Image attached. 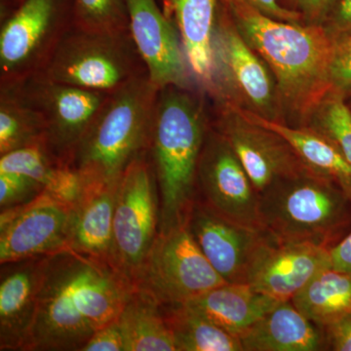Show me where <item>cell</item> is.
I'll list each match as a JSON object with an SVG mask.
<instances>
[{"label":"cell","instance_id":"cell-12","mask_svg":"<svg viewBox=\"0 0 351 351\" xmlns=\"http://www.w3.org/2000/svg\"><path fill=\"white\" fill-rule=\"evenodd\" d=\"M201 202L232 223L263 230L260 195L234 154L219 132H209L197 173Z\"/></svg>","mask_w":351,"mask_h":351},{"label":"cell","instance_id":"cell-31","mask_svg":"<svg viewBox=\"0 0 351 351\" xmlns=\"http://www.w3.org/2000/svg\"><path fill=\"white\" fill-rule=\"evenodd\" d=\"M44 189L38 182L27 176L13 172H0V207L1 210L19 206L34 200Z\"/></svg>","mask_w":351,"mask_h":351},{"label":"cell","instance_id":"cell-13","mask_svg":"<svg viewBox=\"0 0 351 351\" xmlns=\"http://www.w3.org/2000/svg\"><path fill=\"white\" fill-rule=\"evenodd\" d=\"M71 205L43 191L34 200L1 210L0 263L68 250Z\"/></svg>","mask_w":351,"mask_h":351},{"label":"cell","instance_id":"cell-37","mask_svg":"<svg viewBox=\"0 0 351 351\" xmlns=\"http://www.w3.org/2000/svg\"><path fill=\"white\" fill-rule=\"evenodd\" d=\"M257 10L258 12L284 22L302 23V16L297 11L280 3V0H235Z\"/></svg>","mask_w":351,"mask_h":351},{"label":"cell","instance_id":"cell-26","mask_svg":"<svg viewBox=\"0 0 351 351\" xmlns=\"http://www.w3.org/2000/svg\"><path fill=\"white\" fill-rule=\"evenodd\" d=\"M291 302L323 330L351 313V274L328 267L314 277Z\"/></svg>","mask_w":351,"mask_h":351},{"label":"cell","instance_id":"cell-29","mask_svg":"<svg viewBox=\"0 0 351 351\" xmlns=\"http://www.w3.org/2000/svg\"><path fill=\"white\" fill-rule=\"evenodd\" d=\"M304 126L327 138L351 166V110L343 97L330 92Z\"/></svg>","mask_w":351,"mask_h":351},{"label":"cell","instance_id":"cell-14","mask_svg":"<svg viewBox=\"0 0 351 351\" xmlns=\"http://www.w3.org/2000/svg\"><path fill=\"white\" fill-rule=\"evenodd\" d=\"M124 1L129 32L152 82L159 90L168 86L195 89L197 83L189 69L179 34L157 0Z\"/></svg>","mask_w":351,"mask_h":351},{"label":"cell","instance_id":"cell-20","mask_svg":"<svg viewBox=\"0 0 351 351\" xmlns=\"http://www.w3.org/2000/svg\"><path fill=\"white\" fill-rule=\"evenodd\" d=\"M119 181L82 186V193L71 205V250L110 265L113 215Z\"/></svg>","mask_w":351,"mask_h":351},{"label":"cell","instance_id":"cell-6","mask_svg":"<svg viewBox=\"0 0 351 351\" xmlns=\"http://www.w3.org/2000/svg\"><path fill=\"white\" fill-rule=\"evenodd\" d=\"M38 75L89 91L112 93L149 73L129 29L89 32L73 25Z\"/></svg>","mask_w":351,"mask_h":351},{"label":"cell","instance_id":"cell-21","mask_svg":"<svg viewBox=\"0 0 351 351\" xmlns=\"http://www.w3.org/2000/svg\"><path fill=\"white\" fill-rule=\"evenodd\" d=\"M244 351L327 350L325 332L291 301L280 302L239 337Z\"/></svg>","mask_w":351,"mask_h":351},{"label":"cell","instance_id":"cell-3","mask_svg":"<svg viewBox=\"0 0 351 351\" xmlns=\"http://www.w3.org/2000/svg\"><path fill=\"white\" fill-rule=\"evenodd\" d=\"M195 90L164 87L157 95L149 156L160 205L159 232L188 221L197 195V173L208 134L204 103Z\"/></svg>","mask_w":351,"mask_h":351},{"label":"cell","instance_id":"cell-4","mask_svg":"<svg viewBox=\"0 0 351 351\" xmlns=\"http://www.w3.org/2000/svg\"><path fill=\"white\" fill-rule=\"evenodd\" d=\"M158 91L147 75L108 94L71 159L82 186L119 181L149 151Z\"/></svg>","mask_w":351,"mask_h":351},{"label":"cell","instance_id":"cell-8","mask_svg":"<svg viewBox=\"0 0 351 351\" xmlns=\"http://www.w3.org/2000/svg\"><path fill=\"white\" fill-rule=\"evenodd\" d=\"M159 226L158 186L147 151L120 178L113 215L110 265L134 287L156 244Z\"/></svg>","mask_w":351,"mask_h":351},{"label":"cell","instance_id":"cell-27","mask_svg":"<svg viewBox=\"0 0 351 351\" xmlns=\"http://www.w3.org/2000/svg\"><path fill=\"white\" fill-rule=\"evenodd\" d=\"M45 141L40 113L14 85L0 86V156Z\"/></svg>","mask_w":351,"mask_h":351},{"label":"cell","instance_id":"cell-34","mask_svg":"<svg viewBox=\"0 0 351 351\" xmlns=\"http://www.w3.org/2000/svg\"><path fill=\"white\" fill-rule=\"evenodd\" d=\"M323 27L335 40L351 34V0H336Z\"/></svg>","mask_w":351,"mask_h":351},{"label":"cell","instance_id":"cell-33","mask_svg":"<svg viewBox=\"0 0 351 351\" xmlns=\"http://www.w3.org/2000/svg\"><path fill=\"white\" fill-rule=\"evenodd\" d=\"M82 351H125V341L117 318L95 332Z\"/></svg>","mask_w":351,"mask_h":351},{"label":"cell","instance_id":"cell-36","mask_svg":"<svg viewBox=\"0 0 351 351\" xmlns=\"http://www.w3.org/2000/svg\"><path fill=\"white\" fill-rule=\"evenodd\" d=\"M327 346L335 351H351V313L334 321L323 329Z\"/></svg>","mask_w":351,"mask_h":351},{"label":"cell","instance_id":"cell-19","mask_svg":"<svg viewBox=\"0 0 351 351\" xmlns=\"http://www.w3.org/2000/svg\"><path fill=\"white\" fill-rule=\"evenodd\" d=\"M221 0H161L174 24L196 83L213 92V40Z\"/></svg>","mask_w":351,"mask_h":351},{"label":"cell","instance_id":"cell-39","mask_svg":"<svg viewBox=\"0 0 351 351\" xmlns=\"http://www.w3.org/2000/svg\"><path fill=\"white\" fill-rule=\"evenodd\" d=\"M25 0H0V20L10 15Z\"/></svg>","mask_w":351,"mask_h":351},{"label":"cell","instance_id":"cell-40","mask_svg":"<svg viewBox=\"0 0 351 351\" xmlns=\"http://www.w3.org/2000/svg\"><path fill=\"white\" fill-rule=\"evenodd\" d=\"M346 103H348V107H350L351 110V96L346 99Z\"/></svg>","mask_w":351,"mask_h":351},{"label":"cell","instance_id":"cell-16","mask_svg":"<svg viewBox=\"0 0 351 351\" xmlns=\"http://www.w3.org/2000/svg\"><path fill=\"white\" fill-rule=\"evenodd\" d=\"M189 232L214 269L226 283L247 284L263 247L274 240L267 232L232 223L196 200Z\"/></svg>","mask_w":351,"mask_h":351},{"label":"cell","instance_id":"cell-25","mask_svg":"<svg viewBox=\"0 0 351 351\" xmlns=\"http://www.w3.org/2000/svg\"><path fill=\"white\" fill-rule=\"evenodd\" d=\"M125 351H177L162 306L135 289L117 317Z\"/></svg>","mask_w":351,"mask_h":351},{"label":"cell","instance_id":"cell-38","mask_svg":"<svg viewBox=\"0 0 351 351\" xmlns=\"http://www.w3.org/2000/svg\"><path fill=\"white\" fill-rule=\"evenodd\" d=\"M330 258L332 269L351 274V230L330 248Z\"/></svg>","mask_w":351,"mask_h":351},{"label":"cell","instance_id":"cell-17","mask_svg":"<svg viewBox=\"0 0 351 351\" xmlns=\"http://www.w3.org/2000/svg\"><path fill=\"white\" fill-rule=\"evenodd\" d=\"M331 267L330 248L311 243H279L263 247L247 284L278 301H292L322 270Z\"/></svg>","mask_w":351,"mask_h":351},{"label":"cell","instance_id":"cell-2","mask_svg":"<svg viewBox=\"0 0 351 351\" xmlns=\"http://www.w3.org/2000/svg\"><path fill=\"white\" fill-rule=\"evenodd\" d=\"M245 40L269 66L281 110L300 126L331 92L336 40L323 25L272 19L235 0H221Z\"/></svg>","mask_w":351,"mask_h":351},{"label":"cell","instance_id":"cell-28","mask_svg":"<svg viewBox=\"0 0 351 351\" xmlns=\"http://www.w3.org/2000/svg\"><path fill=\"white\" fill-rule=\"evenodd\" d=\"M161 306L177 351H244L239 338L184 304Z\"/></svg>","mask_w":351,"mask_h":351},{"label":"cell","instance_id":"cell-9","mask_svg":"<svg viewBox=\"0 0 351 351\" xmlns=\"http://www.w3.org/2000/svg\"><path fill=\"white\" fill-rule=\"evenodd\" d=\"M0 22V86H4L43 71L73 25V0H25Z\"/></svg>","mask_w":351,"mask_h":351},{"label":"cell","instance_id":"cell-11","mask_svg":"<svg viewBox=\"0 0 351 351\" xmlns=\"http://www.w3.org/2000/svg\"><path fill=\"white\" fill-rule=\"evenodd\" d=\"M10 85L43 117L48 151L59 162L71 166L76 147L110 93L53 82L41 75Z\"/></svg>","mask_w":351,"mask_h":351},{"label":"cell","instance_id":"cell-32","mask_svg":"<svg viewBox=\"0 0 351 351\" xmlns=\"http://www.w3.org/2000/svg\"><path fill=\"white\" fill-rule=\"evenodd\" d=\"M331 92L351 96V34L337 39L331 68Z\"/></svg>","mask_w":351,"mask_h":351},{"label":"cell","instance_id":"cell-15","mask_svg":"<svg viewBox=\"0 0 351 351\" xmlns=\"http://www.w3.org/2000/svg\"><path fill=\"white\" fill-rule=\"evenodd\" d=\"M218 132L239 157L258 195L276 182L311 171L281 136L226 106H221Z\"/></svg>","mask_w":351,"mask_h":351},{"label":"cell","instance_id":"cell-22","mask_svg":"<svg viewBox=\"0 0 351 351\" xmlns=\"http://www.w3.org/2000/svg\"><path fill=\"white\" fill-rule=\"evenodd\" d=\"M280 302L249 284L226 283L182 304L239 338Z\"/></svg>","mask_w":351,"mask_h":351},{"label":"cell","instance_id":"cell-7","mask_svg":"<svg viewBox=\"0 0 351 351\" xmlns=\"http://www.w3.org/2000/svg\"><path fill=\"white\" fill-rule=\"evenodd\" d=\"M211 96L221 105L234 106L263 119L282 121L274 75L241 36L221 0L213 40Z\"/></svg>","mask_w":351,"mask_h":351},{"label":"cell","instance_id":"cell-23","mask_svg":"<svg viewBox=\"0 0 351 351\" xmlns=\"http://www.w3.org/2000/svg\"><path fill=\"white\" fill-rule=\"evenodd\" d=\"M232 108L244 119L276 132L292 147L302 163L316 174L337 182L351 197V166L334 145L306 126H291L278 120L263 119L255 113L234 106Z\"/></svg>","mask_w":351,"mask_h":351},{"label":"cell","instance_id":"cell-10","mask_svg":"<svg viewBox=\"0 0 351 351\" xmlns=\"http://www.w3.org/2000/svg\"><path fill=\"white\" fill-rule=\"evenodd\" d=\"M226 283L201 251L186 223L159 232L135 288L167 306L186 304Z\"/></svg>","mask_w":351,"mask_h":351},{"label":"cell","instance_id":"cell-35","mask_svg":"<svg viewBox=\"0 0 351 351\" xmlns=\"http://www.w3.org/2000/svg\"><path fill=\"white\" fill-rule=\"evenodd\" d=\"M292 2L293 10L302 16L304 24L323 25L336 0H292Z\"/></svg>","mask_w":351,"mask_h":351},{"label":"cell","instance_id":"cell-30","mask_svg":"<svg viewBox=\"0 0 351 351\" xmlns=\"http://www.w3.org/2000/svg\"><path fill=\"white\" fill-rule=\"evenodd\" d=\"M73 25L89 32L128 31L124 0H73Z\"/></svg>","mask_w":351,"mask_h":351},{"label":"cell","instance_id":"cell-1","mask_svg":"<svg viewBox=\"0 0 351 351\" xmlns=\"http://www.w3.org/2000/svg\"><path fill=\"white\" fill-rule=\"evenodd\" d=\"M135 287L112 265L68 249L48 257L23 351H82L119 317Z\"/></svg>","mask_w":351,"mask_h":351},{"label":"cell","instance_id":"cell-5","mask_svg":"<svg viewBox=\"0 0 351 351\" xmlns=\"http://www.w3.org/2000/svg\"><path fill=\"white\" fill-rule=\"evenodd\" d=\"M263 228L279 243L331 248L351 230V197L337 182L307 171L260 195Z\"/></svg>","mask_w":351,"mask_h":351},{"label":"cell","instance_id":"cell-24","mask_svg":"<svg viewBox=\"0 0 351 351\" xmlns=\"http://www.w3.org/2000/svg\"><path fill=\"white\" fill-rule=\"evenodd\" d=\"M0 172L27 176L58 199L73 205L82 193L80 176L48 151L45 143L29 145L0 156Z\"/></svg>","mask_w":351,"mask_h":351},{"label":"cell","instance_id":"cell-18","mask_svg":"<svg viewBox=\"0 0 351 351\" xmlns=\"http://www.w3.org/2000/svg\"><path fill=\"white\" fill-rule=\"evenodd\" d=\"M48 257L1 265L0 350L23 351L38 313Z\"/></svg>","mask_w":351,"mask_h":351}]
</instances>
